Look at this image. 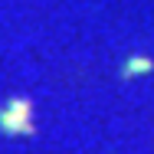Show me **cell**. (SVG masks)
<instances>
[{
	"label": "cell",
	"instance_id": "7a4b0ae2",
	"mask_svg": "<svg viewBox=\"0 0 154 154\" xmlns=\"http://www.w3.org/2000/svg\"><path fill=\"white\" fill-rule=\"evenodd\" d=\"M148 69H151V59L138 56V59H128V66H125V75H134V72H148Z\"/></svg>",
	"mask_w": 154,
	"mask_h": 154
},
{
	"label": "cell",
	"instance_id": "6da1fadb",
	"mask_svg": "<svg viewBox=\"0 0 154 154\" xmlns=\"http://www.w3.org/2000/svg\"><path fill=\"white\" fill-rule=\"evenodd\" d=\"M0 128L7 134H26L30 131V102L13 98L3 112H0Z\"/></svg>",
	"mask_w": 154,
	"mask_h": 154
}]
</instances>
